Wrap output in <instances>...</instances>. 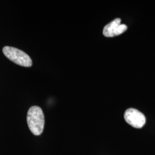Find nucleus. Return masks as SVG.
I'll list each match as a JSON object with an SVG mask.
<instances>
[{
  "instance_id": "obj_1",
  "label": "nucleus",
  "mask_w": 155,
  "mask_h": 155,
  "mask_svg": "<svg viewBox=\"0 0 155 155\" xmlns=\"http://www.w3.org/2000/svg\"><path fill=\"white\" fill-rule=\"evenodd\" d=\"M27 120L28 127L34 135L39 136L43 133L45 127V116L39 106H33L29 108Z\"/></svg>"
},
{
  "instance_id": "obj_2",
  "label": "nucleus",
  "mask_w": 155,
  "mask_h": 155,
  "mask_svg": "<svg viewBox=\"0 0 155 155\" xmlns=\"http://www.w3.org/2000/svg\"><path fill=\"white\" fill-rule=\"evenodd\" d=\"M2 51L8 59L19 66L25 67L32 66L31 58L22 50L12 47L5 46L3 48Z\"/></svg>"
},
{
  "instance_id": "obj_3",
  "label": "nucleus",
  "mask_w": 155,
  "mask_h": 155,
  "mask_svg": "<svg viewBox=\"0 0 155 155\" xmlns=\"http://www.w3.org/2000/svg\"><path fill=\"white\" fill-rule=\"evenodd\" d=\"M124 119L128 124L135 128H141L144 127L146 118L143 113L134 109H127L124 113Z\"/></svg>"
},
{
  "instance_id": "obj_4",
  "label": "nucleus",
  "mask_w": 155,
  "mask_h": 155,
  "mask_svg": "<svg viewBox=\"0 0 155 155\" xmlns=\"http://www.w3.org/2000/svg\"><path fill=\"white\" fill-rule=\"evenodd\" d=\"M127 25L121 24V20L117 18L106 24L103 29V35L107 38H112L121 35L127 30Z\"/></svg>"
}]
</instances>
